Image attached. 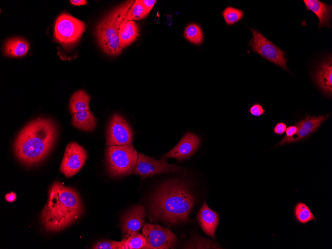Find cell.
Masks as SVG:
<instances>
[{
    "mask_svg": "<svg viewBox=\"0 0 332 249\" xmlns=\"http://www.w3.org/2000/svg\"><path fill=\"white\" fill-rule=\"evenodd\" d=\"M16 199L15 194L11 192L8 194H6L5 195V199L8 202H13Z\"/></svg>",
    "mask_w": 332,
    "mask_h": 249,
    "instance_id": "32",
    "label": "cell"
},
{
    "mask_svg": "<svg viewBox=\"0 0 332 249\" xmlns=\"http://www.w3.org/2000/svg\"><path fill=\"white\" fill-rule=\"evenodd\" d=\"M195 198L186 184L173 179L162 184L155 192L151 202L153 217L170 224L188 219Z\"/></svg>",
    "mask_w": 332,
    "mask_h": 249,
    "instance_id": "3",
    "label": "cell"
},
{
    "mask_svg": "<svg viewBox=\"0 0 332 249\" xmlns=\"http://www.w3.org/2000/svg\"><path fill=\"white\" fill-rule=\"evenodd\" d=\"M133 138V132L126 120L119 114H114L108 124L106 132L107 145H131Z\"/></svg>",
    "mask_w": 332,
    "mask_h": 249,
    "instance_id": "10",
    "label": "cell"
},
{
    "mask_svg": "<svg viewBox=\"0 0 332 249\" xmlns=\"http://www.w3.org/2000/svg\"><path fill=\"white\" fill-rule=\"evenodd\" d=\"M142 234L146 239V249L173 248L176 243L175 235L169 229L158 225L146 224L142 229Z\"/></svg>",
    "mask_w": 332,
    "mask_h": 249,
    "instance_id": "8",
    "label": "cell"
},
{
    "mask_svg": "<svg viewBox=\"0 0 332 249\" xmlns=\"http://www.w3.org/2000/svg\"><path fill=\"white\" fill-rule=\"evenodd\" d=\"M83 212V205L78 192L56 181L48 190V199L40 218L47 231L56 232L74 223Z\"/></svg>",
    "mask_w": 332,
    "mask_h": 249,
    "instance_id": "1",
    "label": "cell"
},
{
    "mask_svg": "<svg viewBox=\"0 0 332 249\" xmlns=\"http://www.w3.org/2000/svg\"><path fill=\"white\" fill-rule=\"evenodd\" d=\"M87 159L85 149L76 142L68 144L62 160L61 171L68 177L76 174L83 166Z\"/></svg>",
    "mask_w": 332,
    "mask_h": 249,
    "instance_id": "11",
    "label": "cell"
},
{
    "mask_svg": "<svg viewBox=\"0 0 332 249\" xmlns=\"http://www.w3.org/2000/svg\"><path fill=\"white\" fill-rule=\"evenodd\" d=\"M298 128L296 125H290L287 127L286 129V135L277 144L276 146H281L282 143L292 138L294 136H295L297 132Z\"/></svg>",
    "mask_w": 332,
    "mask_h": 249,
    "instance_id": "29",
    "label": "cell"
},
{
    "mask_svg": "<svg viewBox=\"0 0 332 249\" xmlns=\"http://www.w3.org/2000/svg\"><path fill=\"white\" fill-rule=\"evenodd\" d=\"M316 85L326 96L332 94V60L330 56L321 62L313 76Z\"/></svg>",
    "mask_w": 332,
    "mask_h": 249,
    "instance_id": "15",
    "label": "cell"
},
{
    "mask_svg": "<svg viewBox=\"0 0 332 249\" xmlns=\"http://www.w3.org/2000/svg\"><path fill=\"white\" fill-rule=\"evenodd\" d=\"M146 13L148 14L154 6L157 0H140Z\"/></svg>",
    "mask_w": 332,
    "mask_h": 249,
    "instance_id": "31",
    "label": "cell"
},
{
    "mask_svg": "<svg viewBox=\"0 0 332 249\" xmlns=\"http://www.w3.org/2000/svg\"><path fill=\"white\" fill-rule=\"evenodd\" d=\"M134 0L128 1L112 11L97 25L96 35L101 49L111 55L120 54L121 47L118 36L119 26L125 20L128 11Z\"/></svg>",
    "mask_w": 332,
    "mask_h": 249,
    "instance_id": "4",
    "label": "cell"
},
{
    "mask_svg": "<svg viewBox=\"0 0 332 249\" xmlns=\"http://www.w3.org/2000/svg\"><path fill=\"white\" fill-rule=\"evenodd\" d=\"M307 11H312L319 20V28L331 27L330 21L332 16V6L319 0H304Z\"/></svg>",
    "mask_w": 332,
    "mask_h": 249,
    "instance_id": "17",
    "label": "cell"
},
{
    "mask_svg": "<svg viewBox=\"0 0 332 249\" xmlns=\"http://www.w3.org/2000/svg\"><path fill=\"white\" fill-rule=\"evenodd\" d=\"M146 13L140 0L134 1V3L128 11L125 20L133 21L141 19L146 17Z\"/></svg>",
    "mask_w": 332,
    "mask_h": 249,
    "instance_id": "24",
    "label": "cell"
},
{
    "mask_svg": "<svg viewBox=\"0 0 332 249\" xmlns=\"http://www.w3.org/2000/svg\"><path fill=\"white\" fill-rule=\"evenodd\" d=\"M146 209L142 205H137L129 209L121 220L122 232L125 237L138 232L144 224Z\"/></svg>",
    "mask_w": 332,
    "mask_h": 249,
    "instance_id": "14",
    "label": "cell"
},
{
    "mask_svg": "<svg viewBox=\"0 0 332 249\" xmlns=\"http://www.w3.org/2000/svg\"><path fill=\"white\" fill-rule=\"evenodd\" d=\"M286 124L283 122L277 123L273 129V132L275 135H282L286 131Z\"/></svg>",
    "mask_w": 332,
    "mask_h": 249,
    "instance_id": "30",
    "label": "cell"
},
{
    "mask_svg": "<svg viewBox=\"0 0 332 249\" xmlns=\"http://www.w3.org/2000/svg\"><path fill=\"white\" fill-rule=\"evenodd\" d=\"M184 36L190 42L200 44L203 40V34L200 27L195 24H191L187 26L184 31Z\"/></svg>",
    "mask_w": 332,
    "mask_h": 249,
    "instance_id": "26",
    "label": "cell"
},
{
    "mask_svg": "<svg viewBox=\"0 0 332 249\" xmlns=\"http://www.w3.org/2000/svg\"><path fill=\"white\" fill-rule=\"evenodd\" d=\"M294 215L296 220L303 225L317 220L308 206L302 202L297 203L295 206Z\"/></svg>",
    "mask_w": 332,
    "mask_h": 249,
    "instance_id": "23",
    "label": "cell"
},
{
    "mask_svg": "<svg viewBox=\"0 0 332 249\" xmlns=\"http://www.w3.org/2000/svg\"><path fill=\"white\" fill-rule=\"evenodd\" d=\"M29 49V45L27 41L22 38H14L6 42L4 52L8 57H18L26 55Z\"/></svg>",
    "mask_w": 332,
    "mask_h": 249,
    "instance_id": "20",
    "label": "cell"
},
{
    "mask_svg": "<svg viewBox=\"0 0 332 249\" xmlns=\"http://www.w3.org/2000/svg\"><path fill=\"white\" fill-rule=\"evenodd\" d=\"M90 99V96L83 90L81 89L75 92L70 101L69 108L71 114L89 110Z\"/></svg>",
    "mask_w": 332,
    "mask_h": 249,
    "instance_id": "21",
    "label": "cell"
},
{
    "mask_svg": "<svg viewBox=\"0 0 332 249\" xmlns=\"http://www.w3.org/2000/svg\"><path fill=\"white\" fill-rule=\"evenodd\" d=\"M330 114L318 116L307 115L295 124L298 128L297 134L292 138L284 142L281 146L307 139L318 131L321 126L330 117Z\"/></svg>",
    "mask_w": 332,
    "mask_h": 249,
    "instance_id": "12",
    "label": "cell"
},
{
    "mask_svg": "<svg viewBox=\"0 0 332 249\" xmlns=\"http://www.w3.org/2000/svg\"><path fill=\"white\" fill-rule=\"evenodd\" d=\"M219 214L212 210L206 202L203 204L198 215V221L203 231L215 239V233L219 224Z\"/></svg>",
    "mask_w": 332,
    "mask_h": 249,
    "instance_id": "16",
    "label": "cell"
},
{
    "mask_svg": "<svg viewBox=\"0 0 332 249\" xmlns=\"http://www.w3.org/2000/svg\"><path fill=\"white\" fill-rule=\"evenodd\" d=\"M118 36L121 47L127 46L139 36L138 25L134 21L125 20L119 26Z\"/></svg>",
    "mask_w": 332,
    "mask_h": 249,
    "instance_id": "18",
    "label": "cell"
},
{
    "mask_svg": "<svg viewBox=\"0 0 332 249\" xmlns=\"http://www.w3.org/2000/svg\"><path fill=\"white\" fill-rule=\"evenodd\" d=\"M92 249H120V241L107 240L100 241L95 244Z\"/></svg>",
    "mask_w": 332,
    "mask_h": 249,
    "instance_id": "27",
    "label": "cell"
},
{
    "mask_svg": "<svg viewBox=\"0 0 332 249\" xmlns=\"http://www.w3.org/2000/svg\"><path fill=\"white\" fill-rule=\"evenodd\" d=\"M249 112L254 117H260L266 113L262 104L258 102L252 104L249 109Z\"/></svg>",
    "mask_w": 332,
    "mask_h": 249,
    "instance_id": "28",
    "label": "cell"
},
{
    "mask_svg": "<svg viewBox=\"0 0 332 249\" xmlns=\"http://www.w3.org/2000/svg\"><path fill=\"white\" fill-rule=\"evenodd\" d=\"M222 14L226 23L228 25H231L243 18L244 12L240 9L229 6L223 10Z\"/></svg>",
    "mask_w": 332,
    "mask_h": 249,
    "instance_id": "25",
    "label": "cell"
},
{
    "mask_svg": "<svg viewBox=\"0 0 332 249\" xmlns=\"http://www.w3.org/2000/svg\"><path fill=\"white\" fill-rule=\"evenodd\" d=\"M252 38L249 44L252 50L270 62L290 72L286 66L285 53L257 30L250 28Z\"/></svg>",
    "mask_w": 332,
    "mask_h": 249,
    "instance_id": "7",
    "label": "cell"
},
{
    "mask_svg": "<svg viewBox=\"0 0 332 249\" xmlns=\"http://www.w3.org/2000/svg\"><path fill=\"white\" fill-rule=\"evenodd\" d=\"M71 3L75 5H84L87 3L86 1L84 0H70Z\"/></svg>",
    "mask_w": 332,
    "mask_h": 249,
    "instance_id": "33",
    "label": "cell"
},
{
    "mask_svg": "<svg viewBox=\"0 0 332 249\" xmlns=\"http://www.w3.org/2000/svg\"><path fill=\"white\" fill-rule=\"evenodd\" d=\"M138 153L132 145H112L107 147V169L114 176L129 175L136 166Z\"/></svg>",
    "mask_w": 332,
    "mask_h": 249,
    "instance_id": "5",
    "label": "cell"
},
{
    "mask_svg": "<svg viewBox=\"0 0 332 249\" xmlns=\"http://www.w3.org/2000/svg\"><path fill=\"white\" fill-rule=\"evenodd\" d=\"M181 168L178 166L168 164L165 158L158 160L138 153L137 162L132 174H137L144 179L156 174L176 172Z\"/></svg>",
    "mask_w": 332,
    "mask_h": 249,
    "instance_id": "9",
    "label": "cell"
},
{
    "mask_svg": "<svg viewBox=\"0 0 332 249\" xmlns=\"http://www.w3.org/2000/svg\"><path fill=\"white\" fill-rule=\"evenodd\" d=\"M200 144V139L195 134L186 133L176 145L165 154L163 158H172L183 161L190 158L197 151Z\"/></svg>",
    "mask_w": 332,
    "mask_h": 249,
    "instance_id": "13",
    "label": "cell"
},
{
    "mask_svg": "<svg viewBox=\"0 0 332 249\" xmlns=\"http://www.w3.org/2000/svg\"><path fill=\"white\" fill-rule=\"evenodd\" d=\"M146 244V241L144 236L137 232L124 237L120 241V249H145Z\"/></svg>",
    "mask_w": 332,
    "mask_h": 249,
    "instance_id": "22",
    "label": "cell"
},
{
    "mask_svg": "<svg viewBox=\"0 0 332 249\" xmlns=\"http://www.w3.org/2000/svg\"><path fill=\"white\" fill-rule=\"evenodd\" d=\"M72 123L76 128L88 132L94 130L96 126V119L89 110L74 114Z\"/></svg>",
    "mask_w": 332,
    "mask_h": 249,
    "instance_id": "19",
    "label": "cell"
},
{
    "mask_svg": "<svg viewBox=\"0 0 332 249\" xmlns=\"http://www.w3.org/2000/svg\"><path fill=\"white\" fill-rule=\"evenodd\" d=\"M85 30L84 23L68 13H63L57 18L54 27L56 39L67 46L77 42Z\"/></svg>",
    "mask_w": 332,
    "mask_h": 249,
    "instance_id": "6",
    "label": "cell"
},
{
    "mask_svg": "<svg viewBox=\"0 0 332 249\" xmlns=\"http://www.w3.org/2000/svg\"><path fill=\"white\" fill-rule=\"evenodd\" d=\"M57 136L55 123L46 118L37 119L25 125L14 143V152L23 165L31 166L43 161L52 149Z\"/></svg>",
    "mask_w": 332,
    "mask_h": 249,
    "instance_id": "2",
    "label": "cell"
}]
</instances>
